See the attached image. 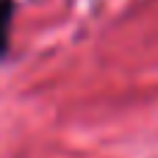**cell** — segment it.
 Instances as JSON below:
<instances>
[{
    "label": "cell",
    "instance_id": "6da1fadb",
    "mask_svg": "<svg viewBox=\"0 0 158 158\" xmlns=\"http://www.w3.org/2000/svg\"><path fill=\"white\" fill-rule=\"evenodd\" d=\"M17 0H0V61L11 50V28H14Z\"/></svg>",
    "mask_w": 158,
    "mask_h": 158
}]
</instances>
